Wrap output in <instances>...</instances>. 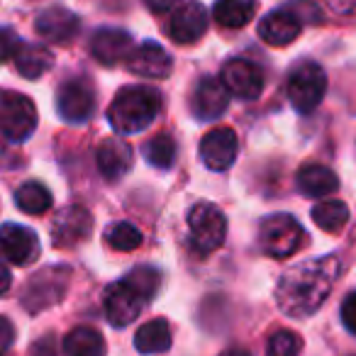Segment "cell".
I'll return each mask as SVG.
<instances>
[{"instance_id":"obj_21","label":"cell","mask_w":356,"mask_h":356,"mask_svg":"<svg viewBox=\"0 0 356 356\" xmlns=\"http://www.w3.org/2000/svg\"><path fill=\"white\" fill-rule=\"evenodd\" d=\"M298 188L310 198H325L339 188V178L332 168L322 163H305L298 171Z\"/></svg>"},{"instance_id":"obj_32","label":"cell","mask_w":356,"mask_h":356,"mask_svg":"<svg viewBox=\"0 0 356 356\" xmlns=\"http://www.w3.org/2000/svg\"><path fill=\"white\" fill-rule=\"evenodd\" d=\"M22 42L17 40V35L10 30V27H0V64L15 59V51Z\"/></svg>"},{"instance_id":"obj_6","label":"cell","mask_w":356,"mask_h":356,"mask_svg":"<svg viewBox=\"0 0 356 356\" xmlns=\"http://www.w3.org/2000/svg\"><path fill=\"white\" fill-rule=\"evenodd\" d=\"M302 242V227L296 218L286 213L271 215L261 222L259 229V244L273 259H286L298 252Z\"/></svg>"},{"instance_id":"obj_18","label":"cell","mask_w":356,"mask_h":356,"mask_svg":"<svg viewBox=\"0 0 356 356\" xmlns=\"http://www.w3.org/2000/svg\"><path fill=\"white\" fill-rule=\"evenodd\" d=\"M95 161H98V171L103 173L105 181L115 184L132 168V147L122 137H110L98 147Z\"/></svg>"},{"instance_id":"obj_9","label":"cell","mask_w":356,"mask_h":356,"mask_svg":"<svg viewBox=\"0 0 356 356\" xmlns=\"http://www.w3.org/2000/svg\"><path fill=\"white\" fill-rule=\"evenodd\" d=\"M144 302L147 300L124 278L105 288V296H103L105 315H108V322L113 327H127L129 322L137 320Z\"/></svg>"},{"instance_id":"obj_38","label":"cell","mask_w":356,"mask_h":356,"mask_svg":"<svg viewBox=\"0 0 356 356\" xmlns=\"http://www.w3.org/2000/svg\"><path fill=\"white\" fill-rule=\"evenodd\" d=\"M222 356H249L247 351H239V349H232V351H227V354H222Z\"/></svg>"},{"instance_id":"obj_23","label":"cell","mask_w":356,"mask_h":356,"mask_svg":"<svg viewBox=\"0 0 356 356\" xmlns=\"http://www.w3.org/2000/svg\"><path fill=\"white\" fill-rule=\"evenodd\" d=\"M54 64V56L47 47H40V44H20L15 51V66L25 79L35 81L40 79L42 74L51 69Z\"/></svg>"},{"instance_id":"obj_22","label":"cell","mask_w":356,"mask_h":356,"mask_svg":"<svg viewBox=\"0 0 356 356\" xmlns=\"http://www.w3.org/2000/svg\"><path fill=\"white\" fill-rule=\"evenodd\" d=\"M134 346L139 354H163L171 346V327L163 317L144 322L134 334Z\"/></svg>"},{"instance_id":"obj_29","label":"cell","mask_w":356,"mask_h":356,"mask_svg":"<svg viewBox=\"0 0 356 356\" xmlns=\"http://www.w3.org/2000/svg\"><path fill=\"white\" fill-rule=\"evenodd\" d=\"M105 242L115 252H132L142 244V232L132 222H115L105 232Z\"/></svg>"},{"instance_id":"obj_3","label":"cell","mask_w":356,"mask_h":356,"mask_svg":"<svg viewBox=\"0 0 356 356\" xmlns=\"http://www.w3.org/2000/svg\"><path fill=\"white\" fill-rule=\"evenodd\" d=\"M191 227V247L200 257H208L215 249L222 247L225 234H227V220L225 213L213 203H198L188 213Z\"/></svg>"},{"instance_id":"obj_7","label":"cell","mask_w":356,"mask_h":356,"mask_svg":"<svg viewBox=\"0 0 356 356\" xmlns=\"http://www.w3.org/2000/svg\"><path fill=\"white\" fill-rule=\"evenodd\" d=\"M69 276L71 273L66 266L44 268L42 273L32 276V281L25 288V296H22V305L30 312H42L47 307L56 305L64 298L66 286H69Z\"/></svg>"},{"instance_id":"obj_12","label":"cell","mask_w":356,"mask_h":356,"mask_svg":"<svg viewBox=\"0 0 356 356\" xmlns=\"http://www.w3.org/2000/svg\"><path fill=\"white\" fill-rule=\"evenodd\" d=\"M227 88V93L237 95L242 100H254L261 95L264 90V76L252 61L247 59H232L225 64L222 79H220Z\"/></svg>"},{"instance_id":"obj_33","label":"cell","mask_w":356,"mask_h":356,"mask_svg":"<svg viewBox=\"0 0 356 356\" xmlns=\"http://www.w3.org/2000/svg\"><path fill=\"white\" fill-rule=\"evenodd\" d=\"M341 322L351 334H356V293H349L341 302Z\"/></svg>"},{"instance_id":"obj_16","label":"cell","mask_w":356,"mask_h":356,"mask_svg":"<svg viewBox=\"0 0 356 356\" xmlns=\"http://www.w3.org/2000/svg\"><path fill=\"white\" fill-rule=\"evenodd\" d=\"M229 93L220 79L198 81L193 95H191V110L198 120H215L227 110Z\"/></svg>"},{"instance_id":"obj_34","label":"cell","mask_w":356,"mask_h":356,"mask_svg":"<svg viewBox=\"0 0 356 356\" xmlns=\"http://www.w3.org/2000/svg\"><path fill=\"white\" fill-rule=\"evenodd\" d=\"M13 339H15V327H13V322L8 317L0 315V354L6 349H10Z\"/></svg>"},{"instance_id":"obj_17","label":"cell","mask_w":356,"mask_h":356,"mask_svg":"<svg viewBox=\"0 0 356 356\" xmlns=\"http://www.w3.org/2000/svg\"><path fill=\"white\" fill-rule=\"evenodd\" d=\"M129 51H132V37L124 30L105 27V30H98L90 37V54L103 66L120 64V61L127 59Z\"/></svg>"},{"instance_id":"obj_14","label":"cell","mask_w":356,"mask_h":356,"mask_svg":"<svg viewBox=\"0 0 356 356\" xmlns=\"http://www.w3.org/2000/svg\"><path fill=\"white\" fill-rule=\"evenodd\" d=\"M51 229H54L51 237H54L56 247L69 249V247L81 244L83 239H88L90 229H93V218H90L88 210L81 208V205H71V208L61 210V213L56 215L54 227Z\"/></svg>"},{"instance_id":"obj_36","label":"cell","mask_w":356,"mask_h":356,"mask_svg":"<svg viewBox=\"0 0 356 356\" xmlns=\"http://www.w3.org/2000/svg\"><path fill=\"white\" fill-rule=\"evenodd\" d=\"M176 3L178 0H144V6L152 13H166V10H171Z\"/></svg>"},{"instance_id":"obj_26","label":"cell","mask_w":356,"mask_h":356,"mask_svg":"<svg viewBox=\"0 0 356 356\" xmlns=\"http://www.w3.org/2000/svg\"><path fill=\"white\" fill-rule=\"evenodd\" d=\"M312 220H315V225L320 229L337 234L349 222V208L344 203H339V200H325V203L312 208Z\"/></svg>"},{"instance_id":"obj_2","label":"cell","mask_w":356,"mask_h":356,"mask_svg":"<svg viewBox=\"0 0 356 356\" xmlns=\"http://www.w3.org/2000/svg\"><path fill=\"white\" fill-rule=\"evenodd\" d=\"M159 108H161L159 90L147 86H127L110 103L108 122L118 134H137L156 120Z\"/></svg>"},{"instance_id":"obj_37","label":"cell","mask_w":356,"mask_h":356,"mask_svg":"<svg viewBox=\"0 0 356 356\" xmlns=\"http://www.w3.org/2000/svg\"><path fill=\"white\" fill-rule=\"evenodd\" d=\"M10 283H13L10 271H8V268L3 266V264H0V296H6L8 288H10Z\"/></svg>"},{"instance_id":"obj_8","label":"cell","mask_w":356,"mask_h":356,"mask_svg":"<svg viewBox=\"0 0 356 356\" xmlns=\"http://www.w3.org/2000/svg\"><path fill=\"white\" fill-rule=\"evenodd\" d=\"M56 110L71 124H81L93 115L95 93L86 79H71L56 93Z\"/></svg>"},{"instance_id":"obj_28","label":"cell","mask_w":356,"mask_h":356,"mask_svg":"<svg viewBox=\"0 0 356 356\" xmlns=\"http://www.w3.org/2000/svg\"><path fill=\"white\" fill-rule=\"evenodd\" d=\"M144 156H147V161L152 163V166L166 171V168H171L173 161H176V139L166 132L156 134V137L149 139L147 147H144Z\"/></svg>"},{"instance_id":"obj_5","label":"cell","mask_w":356,"mask_h":356,"mask_svg":"<svg viewBox=\"0 0 356 356\" xmlns=\"http://www.w3.org/2000/svg\"><path fill=\"white\" fill-rule=\"evenodd\" d=\"M327 90V76L312 61L296 66L291 71V79H288V100L298 113L307 115L322 103Z\"/></svg>"},{"instance_id":"obj_27","label":"cell","mask_w":356,"mask_h":356,"mask_svg":"<svg viewBox=\"0 0 356 356\" xmlns=\"http://www.w3.org/2000/svg\"><path fill=\"white\" fill-rule=\"evenodd\" d=\"M15 205L27 215H42L51 208V193L37 181H27L17 188Z\"/></svg>"},{"instance_id":"obj_30","label":"cell","mask_w":356,"mask_h":356,"mask_svg":"<svg viewBox=\"0 0 356 356\" xmlns=\"http://www.w3.org/2000/svg\"><path fill=\"white\" fill-rule=\"evenodd\" d=\"M302 349L300 337L293 330H278L266 344V356H298Z\"/></svg>"},{"instance_id":"obj_10","label":"cell","mask_w":356,"mask_h":356,"mask_svg":"<svg viewBox=\"0 0 356 356\" xmlns=\"http://www.w3.org/2000/svg\"><path fill=\"white\" fill-rule=\"evenodd\" d=\"M40 257V239L30 227L3 225L0 227V259L15 266H27Z\"/></svg>"},{"instance_id":"obj_11","label":"cell","mask_w":356,"mask_h":356,"mask_svg":"<svg viewBox=\"0 0 356 356\" xmlns=\"http://www.w3.org/2000/svg\"><path fill=\"white\" fill-rule=\"evenodd\" d=\"M205 30H208V10L195 0L184 3L168 20V37L176 44H193L205 35Z\"/></svg>"},{"instance_id":"obj_31","label":"cell","mask_w":356,"mask_h":356,"mask_svg":"<svg viewBox=\"0 0 356 356\" xmlns=\"http://www.w3.org/2000/svg\"><path fill=\"white\" fill-rule=\"evenodd\" d=\"M124 281L129 283V286L134 288V291L139 293V296L144 298V300H152L154 296H156V291H159V283H161V276H159L154 268H149V266H139V268H134L132 273H129Z\"/></svg>"},{"instance_id":"obj_4","label":"cell","mask_w":356,"mask_h":356,"mask_svg":"<svg viewBox=\"0 0 356 356\" xmlns=\"http://www.w3.org/2000/svg\"><path fill=\"white\" fill-rule=\"evenodd\" d=\"M37 129V108L25 93L0 90V132L10 142H25Z\"/></svg>"},{"instance_id":"obj_24","label":"cell","mask_w":356,"mask_h":356,"mask_svg":"<svg viewBox=\"0 0 356 356\" xmlns=\"http://www.w3.org/2000/svg\"><path fill=\"white\" fill-rule=\"evenodd\" d=\"M66 356H105V339L93 327H76L64 339Z\"/></svg>"},{"instance_id":"obj_13","label":"cell","mask_w":356,"mask_h":356,"mask_svg":"<svg viewBox=\"0 0 356 356\" xmlns=\"http://www.w3.org/2000/svg\"><path fill=\"white\" fill-rule=\"evenodd\" d=\"M129 74L144 76V79H166L171 74V56L163 47H159L156 42H144L137 49L129 51V56L124 59Z\"/></svg>"},{"instance_id":"obj_15","label":"cell","mask_w":356,"mask_h":356,"mask_svg":"<svg viewBox=\"0 0 356 356\" xmlns=\"http://www.w3.org/2000/svg\"><path fill=\"white\" fill-rule=\"evenodd\" d=\"M200 159L213 171H227L237 159V134L232 127L213 129L200 142Z\"/></svg>"},{"instance_id":"obj_35","label":"cell","mask_w":356,"mask_h":356,"mask_svg":"<svg viewBox=\"0 0 356 356\" xmlns=\"http://www.w3.org/2000/svg\"><path fill=\"white\" fill-rule=\"evenodd\" d=\"M332 10L341 13V15H354L356 13V0H327Z\"/></svg>"},{"instance_id":"obj_19","label":"cell","mask_w":356,"mask_h":356,"mask_svg":"<svg viewBox=\"0 0 356 356\" xmlns=\"http://www.w3.org/2000/svg\"><path fill=\"white\" fill-rule=\"evenodd\" d=\"M79 27V17L71 10H66V8H49V10L40 13V17L35 22L37 35L49 42H56V44H66V42L74 40Z\"/></svg>"},{"instance_id":"obj_25","label":"cell","mask_w":356,"mask_h":356,"mask_svg":"<svg viewBox=\"0 0 356 356\" xmlns=\"http://www.w3.org/2000/svg\"><path fill=\"white\" fill-rule=\"evenodd\" d=\"M254 13H257V0H218L213 15L220 27L239 30L252 20Z\"/></svg>"},{"instance_id":"obj_20","label":"cell","mask_w":356,"mask_h":356,"mask_svg":"<svg viewBox=\"0 0 356 356\" xmlns=\"http://www.w3.org/2000/svg\"><path fill=\"white\" fill-rule=\"evenodd\" d=\"M300 27H302V22L298 20V15H293L291 10H276V13H268L261 20L259 35H261V40L266 42V44L286 47L298 40Z\"/></svg>"},{"instance_id":"obj_1","label":"cell","mask_w":356,"mask_h":356,"mask_svg":"<svg viewBox=\"0 0 356 356\" xmlns=\"http://www.w3.org/2000/svg\"><path fill=\"white\" fill-rule=\"evenodd\" d=\"M341 264L337 257L310 259L288 268L276 288V302L288 317H310L322 307L339 278Z\"/></svg>"}]
</instances>
